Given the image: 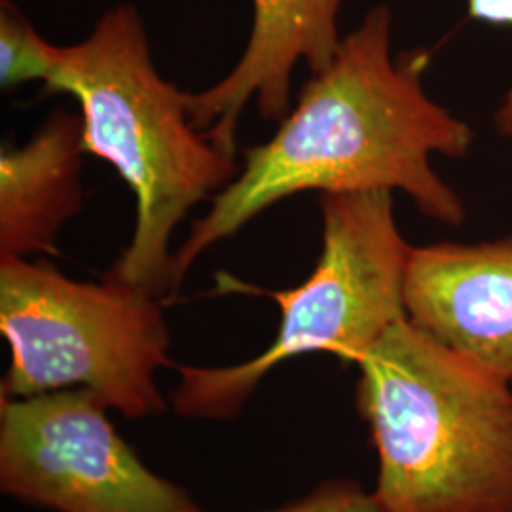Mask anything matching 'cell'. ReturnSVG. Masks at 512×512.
<instances>
[{"label":"cell","mask_w":512,"mask_h":512,"mask_svg":"<svg viewBox=\"0 0 512 512\" xmlns=\"http://www.w3.org/2000/svg\"><path fill=\"white\" fill-rule=\"evenodd\" d=\"M391 42V8H370L329 67L311 74L272 139L243 150L238 177L173 253L169 296L205 251L304 192H404L431 220L454 228L465 222V205L431 160L465 158L473 129L425 92L429 54L393 57Z\"/></svg>","instance_id":"6da1fadb"},{"label":"cell","mask_w":512,"mask_h":512,"mask_svg":"<svg viewBox=\"0 0 512 512\" xmlns=\"http://www.w3.org/2000/svg\"><path fill=\"white\" fill-rule=\"evenodd\" d=\"M82 114L55 109L21 147L0 150V258L59 255L63 226L84 207Z\"/></svg>","instance_id":"9c48e42d"},{"label":"cell","mask_w":512,"mask_h":512,"mask_svg":"<svg viewBox=\"0 0 512 512\" xmlns=\"http://www.w3.org/2000/svg\"><path fill=\"white\" fill-rule=\"evenodd\" d=\"M467 10L469 18L480 23L512 27V0H467ZM494 126L501 137L512 141V86L495 110Z\"/></svg>","instance_id":"7c38bea8"},{"label":"cell","mask_w":512,"mask_h":512,"mask_svg":"<svg viewBox=\"0 0 512 512\" xmlns=\"http://www.w3.org/2000/svg\"><path fill=\"white\" fill-rule=\"evenodd\" d=\"M44 88L73 95L86 154L112 165L135 196L133 236L105 275L169 296L173 234L238 177V154L194 126L188 93L158 73L133 4L112 6L82 42L61 46Z\"/></svg>","instance_id":"7a4b0ae2"},{"label":"cell","mask_w":512,"mask_h":512,"mask_svg":"<svg viewBox=\"0 0 512 512\" xmlns=\"http://www.w3.org/2000/svg\"><path fill=\"white\" fill-rule=\"evenodd\" d=\"M264 512H387L378 497L368 494L363 486L353 480H329L319 484L313 492L283 505L274 511Z\"/></svg>","instance_id":"8fae6325"},{"label":"cell","mask_w":512,"mask_h":512,"mask_svg":"<svg viewBox=\"0 0 512 512\" xmlns=\"http://www.w3.org/2000/svg\"><path fill=\"white\" fill-rule=\"evenodd\" d=\"M344 0H253V25L234 69L217 84L188 93L194 126L230 154H238V124L255 101L264 120L281 122L291 109L293 73L306 63L321 73L338 54V14Z\"/></svg>","instance_id":"ba28073f"},{"label":"cell","mask_w":512,"mask_h":512,"mask_svg":"<svg viewBox=\"0 0 512 512\" xmlns=\"http://www.w3.org/2000/svg\"><path fill=\"white\" fill-rule=\"evenodd\" d=\"M0 332L10 366L0 397L82 387L129 420L167 408L154 376L169 365L162 300L109 275L76 281L48 260L0 258Z\"/></svg>","instance_id":"5b68a950"},{"label":"cell","mask_w":512,"mask_h":512,"mask_svg":"<svg viewBox=\"0 0 512 512\" xmlns=\"http://www.w3.org/2000/svg\"><path fill=\"white\" fill-rule=\"evenodd\" d=\"M61 57V46L48 42L12 0L0 2V88L12 92L40 80L46 84Z\"/></svg>","instance_id":"30bf717a"},{"label":"cell","mask_w":512,"mask_h":512,"mask_svg":"<svg viewBox=\"0 0 512 512\" xmlns=\"http://www.w3.org/2000/svg\"><path fill=\"white\" fill-rule=\"evenodd\" d=\"M507 512H512V509H511V511H507Z\"/></svg>","instance_id":"4fadbf2b"},{"label":"cell","mask_w":512,"mask_h":512,"mask_svg":"<svg viewBox=\"0 0 512 512\" xmlns=\"http://www.w3.org/2000/svg\"><path fill=\"white\" fill-rule=\"evenodd\" d=\"M387 512L512 509V385L404 317L357 363Z\"/></svg>","instance_id":"3957f363"},{"label":"cell","mask_w":512,"mask_h":512,"mask_svg":"<svg viewBox=\"0 0 512 512\" xmlns=\"http://www.w3.org/2000/svg\"><path fill=\"white\" fill-rule=\"evenodd\" d=\"M0 488L55 512H207L152 473L82 387L0 397Z\"/></svg>","instance_id":"8992f818"},{"label":"cell","mask_w":512,"mask_h":512,"mask_svg":"<svg viewBox=\"0 0 512 512\" xmlns=\"http://www.w3.org/2000/svg\"><path fill=\"white\" fill-rule=\"evenodd\" d=\"M404 310L418 329L512 385V236L412 247Z\"/></svg>","instance_id":"52a82bcc"},{"label":"cell","mask_w":512,"mask_h":512,"mask_svg":"<svg viewBox=\"0 0 512 512\" xmlns=\"http://www.w3.org/2000/svg\"><path fill=\"white\" fill-rule=\"evenodd\" d=\"M323 247L310 277L270 293L281 323L270 348L232 366H177L171 395L179 416L232 420L258 384L294 357L330 353L357 365L385 330L406 317L404 277L412 245L395 219L393 192L321 194Z\"/></svg>","instance_id":"277c9868"}]
</instances>
